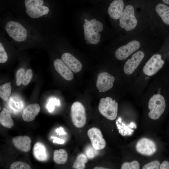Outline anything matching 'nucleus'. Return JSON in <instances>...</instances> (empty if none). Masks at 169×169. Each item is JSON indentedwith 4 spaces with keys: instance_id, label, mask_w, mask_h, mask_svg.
<instances>
[{
    "instance_id": "nucleus-34",
    "label": "nucleus",
    "mask_w": 169,
    "mask_h": 169,
    "mask_svg": "<svg viewBox=\"0 0 169 169\" xmlns=\"http://www.w3.org/2000/svg\"><path fill=\"white\" fill-rule=\"evenodd\" d=\"M160 169H169V162L167 161H164L160 165Z\"/></svg>"
},
{
    "instance_id": "nucleus-12",
    "label": "nucleus",
    "mask_w": 169,
    "mask_h": 169,
    "mask_svg": "<svg viewBox=\"0 0 169 169\" xmlns=\"http://www.w3.org/2000/svg\"><path fill=\"white\" fill-rule=\"evenodd\" d=\"M144 53L139 51L134 53L131 58L125 63L124 68V72L127 74H131L136 69L144 58Z\"/></svg>"
},
{
    "instance_id": "nucleus-35",
    "label": "nucleus",
    "mask_w": 169,
    "mask_h": 169,
    "mask_svg": "<svg viewBox=\"0 0 169 169\" xmlns=\"http://www.w3.org/2000/svg\"><path fill=\"white\" fill-rule=\"evenodd\" d=\"M51 138L54 139L53 142L54 143H56L58 144H63L64 143L65 141L63 140L60 138H57L55 136H51Z\"/></svg>"
},
{
    "instance_id": "nucleus-6",
    "label": "nucleus",
    "mask_w": 169,
    "mask_h": 169,
    "mask_svg": "<svg viewBox=\"0 0 169 169\" xmlns=\"http://www.w3.org/2000/svg\"><path fill=\"white\" fill-rule=\"evenodd\" d=\"M95 19L89 21L86 19H84L85 22L83 25L84 32V38L86 40V44H97L100 39L99 32L96 31L94 26Z\"/></svg>"
},
{
    "instance_id": "nucleus-8",
    "label": "nucleus",
    "mask_w": 169,
    "mask_h": 169,
    "mask_svg": "<svg viewBox=\"0 0 169 169\" xmlns=\"http://www.w3.org/2000/svg\"><path fill=\"white\" fill-rule=\"evenodd\" d=\"M140 46V43L138 41L132 40L117 49L115 53V56L117 59L120 60L125 59L138 49Z\"/></svg>"
},
{
    "instance_id": "nucleus-11",
    "label": "nucleus",
    "mask_w": 169,
    "mask_h": 169,
    "mask_svg": "<svg viewBox=\"0 0 169 169\" xmlns=\"http://www.w3.org/2000/svg\"><path fill=\"white\" fill-rule=\"evenodd\" d=\"M115 79L114 77L109 73L101 72L97 76L96 87L100 92H106L112 87Z\"/></svg>"
},
{
    "instance_id": "nucleus-21",
    "label": "nucleus",
    "mask_w": 169,
    "mask_h": 169,
    "mask_svg": "<svg viewBox=\"0 0 169 169\" xmlns=\"http://www.w3.org/2000/svg\"><path fill=\"white\" fill-rule=\"evenodd\" d=\"M0 123L3 126L10 128L14 125V123L9 111L3 108L0 113Z\"/></svg>"
},
{
    "instance_id": "nucleus-32",
    "label": "nucleus",
    "mask_w": 169,
    "mask_h": 169,
    "mask_svg": "<svg viewBox=\"0 0 169 169\" xmlns=\"http://www.w3.org/2000/svg\"><path fill=\"white\" fill-rule=\"evenodd\" d=\"M8 59V56L2 44L0 43V63L6 62Z\"/></svg>"
},
{
    "instance_id": "nucleus-1",
    "label": "nucleus",
    "mask_w": 169,
    "mask_h": 169,
    "mask_svg": "<svg viewBox=\"0 0 169 169\" xmlns=\"http://www.w3.org/2000/svg\"><path fill=\"white\" fill-rule=\"evenodd\" d=\"M118 103L110 97L102 98L100 100L98 110L100 113L108 120H114L117 117Z\"/></svg>"
},
{
    "instance_id": "nucleus-33",
    "label": "nucleus",
    "mask_w": 169,
    "mask_h": 169,
    "mask_svg": "<svg viewBox=\"0 0 169 169\" xmlns=\"http://www.w3.org/2000/svg\"><path fill=\"white\" fill-rule=\"evenodd\" d=\"M160 162L158 161H151L144 166L143 169H158L159 168Z\"/></svg>"
},
{
    "instance_id": "nucleus-37",
    "label": "nucleus",
    "mask_w": 169,
    "mask_h": 169,
    "mask_svg": "<svg viewBox=\"0 0 169 169\" xmlns=\"http://www.w3.org/2000/svg\"><path fill=\"white\" fill-rule=\"evenodd\" d=\"M94 169H106L104 167H96L94 168Z\"/></svg>"
},
{
    "instance_id": "nucleus-19",
    "label": "nucleus",
    "mask_w": 169,
    "mask_h": 169,
    "mask_svg": "<svg viewBox=\"0 0 169 169\" xmlns=\"http://www.w3.org/2000/svg\"><path fill=\"white\" fill-rule=\"evenodd\" d=\"M156 11L163 22L169 25V7L162 3H159L156 7Z\"/></svg>"
},
{
    "instance_id": "nucleus-10",
    "label": "nucleus",
    "mask_w": 169,
    "mask_h": 169,
    "mask_svg": "<svg viewBox=\"0 0 169 169\" xmlns=\"http://www.w3.org/2000/svg\"><path fill=\"white\" fill-rule=\"evenodd\" d=\"M87 135L92 146L95 149L100 150L105 147L106 142L100 129L96 127L91 128L88 131Z\"/></svg>"
},
{
    "instance_id": "nucleus-27",
    "label": "nucleus",
    "mask_w": 169,
    "mask_h": 169,
    "mask_svg": "<svg viewBox=\"0 0 169 169\" xmlns=\"http://www.w3.org/2000/svg\"><path fill=\"white\" fill-rule=\"evenodd\" d=\"M140 164L136 161H134L130 162H125L122 165L121 169H139Z\"/></svg>"
},
{
    "instance_id": "nucleus-3",
    "label": "nucleus",
    "mask_w": 169,
    "mask_h": 169,
    "mask_svg": "<svg viewBox=\"0 0 169 169\" xmlns=\"http://www.w3.org/2000/svg\"><path fill=\"white\" fill-rule=\"evenodd\" d=\"M137 23L133 6L131 5L125 6L119 18L120 26L125 30L129 31L135 28Z\"/></svg>"
},
{
    "instance_id": "nucleus-22",
    "label": "nucleus",
    "mask_w": 169,
    "mask_h": 169,
    "mask_svg": "<svg viewBox=\"0 0 169 169\" xmlns=\"http://www.w3.org/2000/svg\"><path fill=\"white\" fill-rule=\"evenodd\" d=\"M68 154L67 151L64 149L55 150L54 152L53 159L58 164H65L67 161Z\"/></svg>"
},
{
    "instance_id": "nucleus-24",
    "label": "nucleus",
    "mask_w": 169,
    "mask_h": 169,
    "mask_svg": "<svg viewBox=\"0 0 169 169\" xmlns=\"http://www.w3.org/2000/svg\"><path fill=\"white\" fill-rule=\"evenodd\" d=\"M88 157L84 154L79 155L74 163L73 167L74 169H83L85 167V164L87 161Z\"/></svg>"
},
{
    "instance_id": "nucleus-13",
    "label": "nucleus",
    "mask_w": 169,
    "mask_h": 169,
    "mask_svg": "<svg viewBox=\"0 0 169 169\" xmlns=\"http://www.w3.org/2000/svg\"><path fill=\"white\" fill-rule=\"evenodd\" d=\"M61 58L65 64L74 73H78L81 70V63L71 54L68 53H64Z\"/></svg>"
},
{
    "instance_id": "nucleus-38",
    "label": "nucleus",
    "mask_w": 169,
    "mask_h": 169,
    "mask_svg": "<svg viewBox=\"0 0 169 169\" xmlns=\"http://www.w3.org/2000/svg\"><path fill=\"white\" fill-rule=\"evenodd\" d=\"M165 3L169 4V0H162Z\"/></svg>"
},
{
    "instance_id": "nucleus-23",
    "label": "nucleus",
    "mask_w": 169,
    "mask_h": 169,
    "mask_svg": "<svg viewBox=\"0 0 169 169\" xmlns=\"http://www.w3.org/2000/svg\"><path fill=\"white\" fill-rule=\"evenodd\" d=\"M11 82L6 83L0 86V97L4 101H7L11 95L12 88Z\"/></svg>"
},
{
    "instance_id": "nucleus-31",
    "label": "nucleus",
    "mask_w": 169,
    "mask_h": 169,
    "mask_svg": "<svg viewBox=\"0 0 169 169\" xmlns=\"http://www.w3.org/2000/svg\"><path fill=\"white\" fill-rule=\"evenodd\" d=\"M33 77V72L32 70L28 69L26 71L22 84L24 85H27L31 81Z\"/></svg>"
},
{
    "instance_id": "nucleus-20",
    "label": "nucleus",
    "mask_w": 169,
    "mask_h": 169,
    "mask_svg": "<svg viewBox=\"0 0 169 169\" xmlns=\"http://www.w3.org/2000/svg\"><path fill=\"white\" fill-rule=\"evenodd\" d=\"M49 11V9L48 7L42 6L31 9H26V12L31 18H37L47 14Z\"/></svg>"
},
{
    "instance_id": "nucleus-30",
    "label": "nucleus",
    "mask_w": 169,
    "mask_h": 169,
    "mask_svg": "<svg viewBox=\"0 0 169 169\" xmlns=\"http://www.w3.org/2000/svg\"><path fill=\"white\" fill-rule=\"evenodd\" d=\"M97 151V150L95 149L93 146H88L85 150L86 156L88 158H94L98 153Z\"/></svg>"
},
{
    "instance_id": "nucleus-26",
    "label": "nucleus",
    "mask_w": 169,
    "mask_h": 169,
    "mask_svg": "<svg viewBox=\"0 0 169 169\" xmlns=\"http://www.w3.org/2000/svg\"><path fill=\"white\" fill-rule=\"evenodd\" d=\"M30 166L27 163L22 161H18L13 163L11 165L10 169H31Z\"/></svg>"
},
{
    "instance_id": "nucleus-18",
    "label": "nucleus",
    "mask_w": 169,
    "mask_h": 169,
    "mask_svg": "<svg viewBox=\"0 0 169 169\" xmlns=\"http://www.w3.org/2000/svg\"><path fill=\"white\" fill-rule=\"evenodd\" d=\"M33 156L40 161H46L48 158L49 154L45 146L40 142H37L33 148Z\"/></svg>"
},
{
    "instance_id": "nucleus-39",
    "label": "nucleus",
    "mask_w": 169,
    "mask_h": 169,
    "mask_svg": "<svg viewBox=\"0 0 169 169\" xmlns=\"http://www.w3.org/2000/svg\"><path fill=\"white\" fill-rule=\"evenodd\" d=\"M118 121L120 122V123H121V118H119L118 120Z\"/></svg>"
},
{
    "instance_id": "nucleus-14",
    "label": "nucleus",
    "mask_w": 169,
    "mask_h": 169,
    "mask_svg": "<svg viewBox=\"0 0 169 169\" xmlns=\"http://www.w3.org/2000/svg\"><path fill=\"white\" fill-rule=\"evenodd\" d=\"M54 64L56 71L64 79L67 80L73 79V73L62 60L57 59L54 61Z\"/></svg>"
},
{
    "instance_id": "nucleus-29",
    "label": "nucleus",
    "mask_w": 169,
    "mask_h": 169,
    "mask_svg": "<svg viewBox=\"0 0 169 169\" xmlns=\"http://www.w3.org/2000/svg\"><path fill=\"white\" fill-rule=\"evenodd\" d=\"M59 100L56 98H52L49 99L47 105L46 107L49 112H52L54 109L55 105H59Z\"/></svg>"
},
{
    "instance_id": "nucleus-17",
    "label": "nucleus",
    "mask_w": 169,
    "mask_h": 169,
    "mask_svg": "<svg viewBox=\"0 0 169 169\" xmlns=\"http://www.w3.org/2000/svg\"><path fill=\"white\" fill-rule=\"evenodd\" d=\"M40 110V107L38 104H32L28 105L23 112V119L26 122H30L33 120L39 112Z\"/></svg>"
},
{
    "instance_id": "nucleus-15",
    "label": "nucleus",
    "mask_w": 169,
    "mask_h": 169,
    "mask_svg": "<svg viewBox=\"0 0 169 169\" xmlns=\"http://www.w3.org/2000/svg\"><path fill=\"white\" fill-rule=\"evenodd\" d=\"M14 146L17 149L23 152L29 151L31 148V138L27 136H18L12 139Z\"/></svg>"
},
{
    "instance_id": "nucleus-4",
    "label": "nucleus",
    "mask_w": 169,
    "mask_h": 169,
    "mask_svg": "<svg viewBox=\"0 0 169 169\" xmlns=\"http://www.w3.org/2000/svg\"><path fill=\"white\" fill-rule=\"evenodd\" d=\"M71 119L74 125L77 128L83 127L86 123V116L84 106L80 102H74L71 108Z\"/></svg>"
},
{
    "instance_id": "nucleus-9",
    "label": "nucleus",
    "mask_w": 169,
    "mask_h": 169,
    "mask_svg": "<svg viewBox=\"0 0 169 169\" xmlns=\"http://www.w3.org/2000/svg\"><path fill=\"white\" fill-rule=\"evenodd\" d=\"M137 151L140 154L147 156L153 155L156 151L155 143L151 140L143 138L138 141L136 146Z\"/></svg>"
},
{
    "instance_id": "nucleus-36",
    "label": "nucleus",
    "mask_w": 169,
    "mask_h": 169,
    "mask_svg": "<svg viewBox=\"0 0 169 169\" xmlns=\"http://www.w3.org/2000/svg\"><path fill=\"white\" fill-rule=\"evenodd\" d=\"M56 132L60 136L61 135H64L66 134V133L64 131L63 129L61 127L57 129L56 130Z\"/></svg>"
},
{
    "instance_id": "nucleus-2",
    "label": "nucleus",
    "mask_w": 169,
    "mask_h": 169,
    "mask_svg": "<svg viewBox=\"0 0 169 169\" xmlns=\"http://www.w3.org/2000/svg\"><path fill=\"white\" fill-rule=\"evenodd\" d=\"M148 106L150 110L148 113L149 117L153 120L158 119L165 109L164 97L159 94L154 95L149 100Z\"/></svg>"
},
{
    "instance_id": "nucleus-16",
    "label": "nucleus",
    "mask_w": 169,
    "mask_h": 169,
    "mask_svg": "<svg viewBox=\"0 0 169 169\" xmlns=\"http://www.w3.org/2000/svg\"><path fill=\"white\" fill-rule=\"evenodd\" d=\"M124 6L123 0H115L109 7L108 12L110 17L115 20L119 19Z\"/></svg>"
},
{
    "instance_id": "nucleus-7",
    "label": "nucleus",
    "mask_w": 169,
    "mask_h": 169,
    "mask_svg": "<svg viewBox=\"0 0 169 169\" xmlns=\"http://www.w3.org/2000/svg\"><path fill=\"white\" fill-rule=\"evenodd\" d=\"M161 55L159 54L153 55L146 63L143 71L147 76H151L156 74L163 67L164 61L162 59Z\"/></svg>"
},
{
    "instance_id": "nucleus-5",
    "label": "nucleus",
    "mask_w": 169,
    "mask_h": 169,
    "mask_svg": "<svg viewBox=\"0 0 169 169\" xmlns=\"http://www.w3.org/2000/svg\"><path fill=\"white\" fill-rule=\"evenodd\" d=\"M5 30L9 36L15 41H23L27 38L26 30L17 22L10 21L6 25Z\"/></svg>"
},
{
    "instance_id": "nucleus-28",
    "label": "nucleus",
    "mask_w": 169,
    "mask_h": 169,
    "mask_svg": "<svg viewBox=\"0 0 169 169\" xmlns=\"http://www.w3.org/2000/svg\"><path fill=\"white\" fill-rule=\"evenodd\" d=\"M26 72L23 68H20L16 73V84L17 86L20 85L22 83Z\"/></svg>"
},
{
    "instance_id": "nucleus-25",
    "label": "nucleus",
    "mask_w": 169,
    "mask_h": 169,
    "mask_svg": "<svg viewBox=\"0 0 169 169\" xmlns=\"http://www.w3.org/2000/svg\"><path fill=\"white\" fill-rule=\"evenodd\" d=\"M43 0H25L24 4L26 9H31L43 5Z\"/></svg>"
}]
</instances>
